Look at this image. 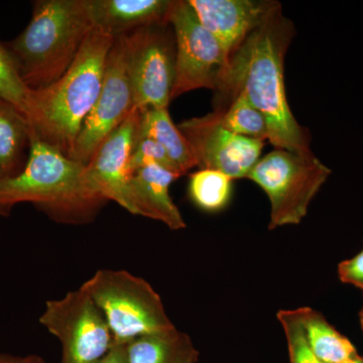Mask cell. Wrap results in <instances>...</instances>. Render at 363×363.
I'll use <instances>...</instances> for the list:
<instances>
[{"label": "cell", "instance_id": "obj_1", "mask_svg": "<svg viewBox=\"0 0 363 363\" xmlns=\"http://www.w3.org/2000/svg\"><path fill=\"white\" fill-rule=\"evenodd\" d=\"M294 28L281 11L250 33L231 54L217 92V108L242 93L264 116L269 142L276 149L298 155L313 154L304 128L288 104L284 60Z\"/></svg>", "mask_w": 363, "mask_h": 363}, {"label": "cell", "instance_id": "obj_2", "mask_svg": "<svg viewBox=\"0 0 363 363\" xmlns=\"http://www.w3.org/2000/svg\"><path fill=\"white\" fill-rule=\"evenodd\" d=\"M23 202L32 203L54 220L83 223L94 218L106 200L91 188L86 164L30 130L25 168L18 175L0 180V216H9L14 205Z\"/></svg>", "mask_w": 363, "mask_h": 363}, {"label": "cell", "instance_id": "obj_3", "mask_svg": "<svg viewBox=\"0 0 363 363\" xmlns=\"http://www.w3.org/2000/svg\"><path fill=\"white\" fill-rule=\"evenodd\" d=\"M113 43L111 35L93 28L69 70L50 87L30 91L26 112L30 130L69 157L99 96Z\"/></svg>", "mask_w": 363, "mask_h": 363}, {"label": "cell", "instance_id": "obj_4", "mask_svg": "<svg viewBox=\"0 0 363 363\" xmlns=\"http://www.w3.org/2000/svg\"><path fill=\"white\" fill-rule=\"evenodd\" d=\"M85 0H38L30 23L6 43L26 87L39 91L58 81L93 30Z\"/></svg>", "mask_w": 363, "mask_h": 363}, {"label": "cell", "instance_id": "obj_5", "mask_svg": "<svg viewBox=\"0 0 363 363\" xmlns=\"http://www.w3.org/2000/svg\"><path fill=\"white\" fill-rule=\"evenodd\" d=\"M81 286L104 314L114 342L128 344L175 328L161 296L130 272L99 269Z\"/></svg>", "mask_w": 363, "mask_h": 363}, {"label": "cell", "instance_id": "obj_6", "mask_svg": "<svg viewBox=\"0 0 363 363\" xmlns=\"http://www.w3.org/2000/svg\"><path fill=\"white\" fill-rule=\"evenodd\" d=\"M330 174L314 154L276 149L259 159L247 179L259 185L271 202L269 230L301 223Z\"/></svg>", "mask_w": 363, "mask_h": 363}, {"label": "cell", "instance_id": "obj_7", "mask_svg": "<svg viewBox=\"0 0 363 363\" xmlns=\"http://www.w3.org/2000/svg\"><path fill=\"white\" fill-rule=\"evenodd\" d=\"M167 23L173 28L176 45L171 100L202 88L216 90L229 62L220 43L200 23L185 0L172 2Z\"/></svg>", "mask_w": 363, "mask_h": 363}, {"label": "cell", "instance_id": "obj_8", "mask_svg": "<svg viewBox=\"0 0 363 363\" xmlns=\"http://www.w3.org/2000/svg\"><path fill=\"white\" fill-rule=\"evenodd\" d=\"M39 321L59 339L61 363H98L113 343L104 314L82 286L48 301Z\"/></svg>", "mask_w": 363, "mask_h": 363}, {"label": "cell", "instance_id": "obj_9", "mask_svg": "<svg viewBox=\"0 0 363 363\" xmlns=\"http://www.w3.org/2000/svg\"><path fill=\"white\" fill-rule=\"evenodd\" d=\"M169 25L125 35L133 108L168 109L175 80L176 45Z\"/></svg>", "mask_w": 363, "mask_h": 363}, {"label": "cell", "instance_id": "obj_10", "mask_svg": "<svg viewBox=\"0 0 363 363\" xmlns=\"http://www.w3.org/2000/svg\"><path fill=\"white\" fill-rule=\"evenodd\" d=\"M125 35L116 38L107 56L104 81L96 104L79 133L71 159L87 164L112 131L133 111Z\"/></svg>", "mask_w": 363, "mask_h": 363}, {"label": "cell", "instance_id": "obj_11", "mask_svg": "<svg viewBox=\"0 0 363 363\" xmlns=\"http://www.w3.org/2000/svg\"><path fill=\"white\" fill-rule=\"evenodd\" d=\"M178 128L187 140L197 167L216 169L233 180L247 178L264 149V140L226 130L216 111L184 121Z\"/></svg>", "mask_w": 363, "mask_h": 363}, {"label": "cell", "instance_id": "obj_12", "mask_svg": "<svg viewBox=\"0 0 363 363\" xmlns=\"http://www.w3.org/2000/svg\"><path fill=\"white\" fill-rule=\"evenodd\" d=\"M140 111L128 118L102 142L86 164L91 188L106 201L116 202L133 214L130 196V160Z\"/></svg>", "mask_w": 363, "mask_h": 363}, {"label": "cell", "instance_id": "obj_13", "mask_svg": "<svg viewBox=\"0 0 363 363\" xmlns=\"http://www.w3.org/2000/svg\"><path fill=\"white\" fill-rule=\"evenodd\" d=\"M189 4L229 58L250 33L281 11L279 2L269 0H189Z\"/></svg>", "mask_w": 363, "mask_h": 363}, {"label": "cell", "instance_id": "obj_14", "mask_svg": "<svg viewBox=\"0 0 363 363\" xmlns=\"http://www.w3.org/2000/svg\"><path fill=\"white\" fill-rule=\"evenodd\" d=\"M169 0H85L93 28L112 38L147 26L169 25Z\"/></svg>", "mask_w": 363, "mask_h": 363}, {"label": "cell", "instance_id": "obj_15", "mask_svg": "<svg viewBox=\"0 0 363 363\" xmlns=\"http://www.w3.org/2000/svg\"><path fill=\"white\" fill-rule=\"evenodd\" d=\"M178 178L173 172L157 164L133 172L130 180L133 214L162 222L172 230L186 228L180 210L169 195V187Z\"/></svg>", "mask_w": 363, "mask_h": 363}, {"label": "cell", "instance_id": "obj_16", "mask_svg": "<svg viewBox=\"0 0 363 363\" xmlns=\"http://www.w3.org/2000/svg\"><path fill=\"white\" fill-rule=\"evenodd\" d=\"M136 138H147L166 150L182 175L197 167L194 155L185 136L172 121L168 109H145L138 113Z\"/></svg>", "mask_w": 363, "mask_h": 363}, {"label": "cell", "instance_id": "obj_17", "mask_svg": "<svg viewBox=\"0 0 363 363\" xmlns=\"http://www.w3.org/2000/svg\"><path fill=\"white\" fill-rule=\"evenodd\" d=\"M128 363H197L199 351L185 332L173 328L128 343Z\"/></svg>", "mask_w": 363, "mask_h": 363}, {"label": "cell", "instance_id": "obj_18", "mask_svg": "<svg viewBox=\"0 0 363 363\" xmlns=\"http://www.w3.org/2000/svg\"><path fill=\"white\" fill-rule=\"evenodd\" d=\"M30 147L28 119L13 104L0 97V177L18 175L25 168Z\"/></svg>", "mask_w": 363, "mask_h": 363}, {"label": "cell", "instance_id": "obj_19", "mask_svg": "<svg viewBox=\"0 0 363 363\" xmlns=\"http://www.w3.org/2000/svg\"><path fill=\"white\" fill-rule=\"evenodd\" d=\"M296 314L306 339L322 363H340L358 355L350 339L339 333L321 313L309 307L298 308Z\"/></svg>", "mask_w": 363, "mask_h": 363}, {"label": "cell", "instance_id": "obj_20", "mask_svg": "<svg viewBox=\"0 0 363 363\" xmlns=\"http://www.w3.org/2000/svg\"><path fill=\"white\" fill-rule=\"evenodd\" d=\"M233 181L216 169H200L190 176L189 196L196 206L204 211H220L230 200Z\"/></svg>", "mask_w": 363, "mask_h": 363}, {"label": "cell", "instance_id": "obj_21", "mask_svg": "<svg viewBox=\"0 0 363 363\" xmlns=\"http://www.w3.org/2000/svg\"><path fill=\"white\" fill-rule=\"evenodd\" d=\"M215 109L220 116L222 125L235 135L269 140V128L264 116L242 93L234 95L222 107Z\"/></svg>", "mask_w": 363, "mask_h": 363}, {"label": "cell", "instance_id": "obj_22", "mask_svg": "<svg viewBox=\"0 0 363 363\" xmlns=\"http://www.w3.org/2000/svg\"><path fill=\"white\" fill-rule=\"evenodd\" d=\"M30 90L26 87L6 43L0 40V97L13 104L26 116Z\"/></svg>", "mask_w": 363, "mask_h": 363}, {"label": "cell", "instance_id": "obj_23", "mask_svg": "<svg viewBox=\"0 0 363 363\" xmlns=\"http://www.w3.org/2000/svg\"><path fill=\"white\" fill-rule=\"evenodd\" d=\"M277 317L285 331L290 363H322L310 348L295 310H281Z\"/></svg>", "mask_w": 363, "mask_h": 363}, {"label": "cell", "instance_id": "obj_24", "mask_svg": "<svg viewBox=\"0 0 363 363\" xmlns=\"http://www.w3.org/2000/svg\"><path fill=\"white\" fill-rule=\"evenodd\" d=\"M150 164H157L173 172L179 177L183 176L175 164L171 161L166 150L162 149L159 143L150 138H136L135 135V142H133L130 160L131 174L136 169L150 166Z\"/></svg>", "mask_w": 363, "mask_h": 363}, {"label": "cell", "instance_id": "obj_25", "mask_svg": "<svg viewBox=\"0 0 363 363\" xmlns=\"http://www.w3.org/2000/svg\"><path fill=\"white\" fill-rule=\"evenodd\" d=\"M338 276L342 283L357 286L363 291V250L352 259L339 264Z\"/></svg>", "mask_w": 363, "mask_h": 363}, {"label": "cell", "instance_id": "obj_26", "mask_svg": "<svg viewBox=\"0 0 363 363\" xmlns=\"http://www.w3.org/2000/svg\"><path fill=\"white\" fill-rule=\"evenodd\" d=\"M128 344L114 342L111 350L98 363H128Z\"/></svg>", "mask_w": 363, "mask_h": 363}, {"label": "cell", "instance_id": "obj_27", "mask_svg": "<svg viewBox=\"0 0 363 363\" xmlns=\"http://www.w3.org/2000/svg\"><path fill=\"white\" fill-rule=\"evenodd\" d=\"M0 363H48L39 355L30 354L26 357L13 355L9 353L0 352Z\"/></svg>", "mask_w": 363, "mask_h": 363}, {"label": "cell", "instance_id": "obj_28", "mask_svg": "<svg viewBox=\"0 0 363 363\" xmlns=\"http://www.w3.org/2000/svg\"><path fill=\"white\" fill-rule=\"evenodd\" d=\"M340 363H363V357H360V355H357V357L350 358V359L344 360V362Z\"/></svg>", "mask_w": 363, "mask_h": 363}, {"label": "cell", "instance_id": "obj_29", "mask_svg": "<svg viewBox=\"0 0 363 363\" xmlns=\"http://www.w3.org/2000/svg\"><path fill=\"white\" fill-rule=\"evenodd\" d=\"M359 317H360V325H362V328L363 330V308H362V312H360Z\"/></svg>", "mask_w": 363, "mask_h": 363}, {"label": "cell", "instance_id": "obj_30", "mask_svg": "<svg viewBox=\"0 0 363 363\" xmlns=\"http://www.w3.org/2000/svg\"><path fill=\"white\" fill-rule=\"evenodd\" d=\"M0 180H1V177H0Z\"/></svg>", "mask_w": 363, "mask_h": 363}]
</instances>
